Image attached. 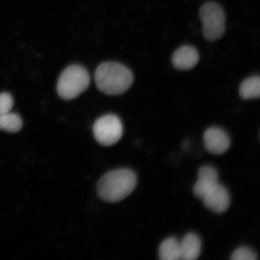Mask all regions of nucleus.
Returning a JSON list of instances; mask_svg holds the SVG:
<instances>
[{
	"label": "nucleus",
	"mask_w": 260,
	"mask_h": 260,
	"mask_svg": "<svg viewBox=\"0 0 260 260\" xmlns=\"http://www.w3.org/2000/svg\"><path fill=\"white\" fill-rule=\"evenodd\" d=\"M137 184V177L128 169L110 171L100 179L97 193L108 203H118L131 194Z\"/></svg>",
	"instance_id": "obj_1"
},
{
	"label": "nucleus",
	"mask_w": 260,
	"mask_h": 260,
	"mask_svg": "<svg viewBox=\"0 0 260 260\" xmlns=\"http://www.w3.org/2000/svg\"><path fill=\"white\" fill-rule=\"evenodd\" d=\"M95 79L98 88L102 92L107 95H118L131 87L134 77L124 65L108 61L97 68Z\"/></svg>",
	"instance_id": "obj_2"
},
{
	"label": "nucleus",
	"mask_w": 260,
	"mask_h": 260,
	"mask_svg": "<svg viewBox=\"0 0 260 260\" xmlns=\"http://www.w3.org/2000/svg\"><path fill=\"white\" fill-rule=\"evenodd\" d=\"M90 81L85 68L79 64L71 65L63 71L58 80V95L65 100L76 99L88 88Z\"/></svg>",
	"instance_id": "obj_3"
},
{
	"label": "nucleus",
	"mask_w": 260,
	"mask_h": 260,
	"mask_svg": "<svg viewBox=\"0 0 260 260\" xmlns=\"http://www.w3.org/2000/svg\"><path fill=\"white\" fill-rule=\"evenodd\" d=\"M200 17L207 40L214 41L223 37L226 29V17L225 12L219 3H204L200 9Z\"/></svg>",
	"instance_id": "obj_4"
},
{
	"label": "nucleus",
	"mask_w": 260,
	"mask_h": 260,
	"mask_svg": "<svg viewBox=\"0 0 260 260\" xmlns=\"http://www.w3.org/2000/svg\"><path fill=\"white\" fill-rule=\"evenodd\" d=\"M94 137L101 145H115L121 139L123 129L118 116L109 114L98 119L93 126Z\"/></svg>",
	"instance_id": "obj_5"
},
{
	"label": "nucleus",
	"mask_w": 260,
	"mask_h": 260,
	"mask_svg": "<svg viewBox=\"0 0 260 260\" xmlns=\"http://www.w3.org/2000/svg\"><path fill=\"white\" fill-rule=\"evenodd\" d=\"M204 141L207 150L214 154L225 153L230 146L229 136L223 129L215 126L205 132Z\"/></svg>",
	"instance_id": "obj_6"
},
{
	"label": "nucleus",
	"mask_w": 260,
	"mask_h": 260,
	"mask_svg": "<svg viewBox=\"0 0 260 260\" xmlns=\"http://www.w3.org/2000/svg\"><path fill=\"white\" fill-rule=\"evenodd\" d=\"M205 206L217 213L225 212L230 205V197L226 188L219 183L203 198Z\"/></svg>",
	"instance_id": "obj_7"
},
{
	"label": "nucleus",
	"mask_w": 260,
	"mask_h": 260,
	"mask_svg": "<svg viewBox=\"0 0 260 260\" xmlns=\"http://www.w3.org/2000/svg\"><path fill=\"white\" fill-rule=\"evenodd\" d=\"M218 183V173L216 169L209 165L203 166L198 171V180L193 187L194 194L203 199Z\"/></svg>",
	"instance_id": "obj_8"
},
{
	"label": "nucleus",
	"mask_w": 260,
	"mask_h": 260,
	"mask_svg": "<svg viewBox=\"0 0 260 260\" xmlns=\"http://www.w3.org/2000/svg\"><path fill=\"white\" fill-rule=\"evenodd\" d=\"M199 60L198 51L190 45H184L178 48L172 56V62L174 67L181 71L192 69Z\"/></svg>",
	"instance_id": "obj_9"
},
{
	"label": "nucleus",
	"mask_w": 260,
	"mask_h": 260,
	"mask_svg": "<svg viewBox=\"0 0 260 260\" xmlns=\"http://www.w3.org/2000/svg\"><path fill=\"white\" fill-rule=\"evenodd\" d=\"M201 251V240L196 234L190 233L180 242V258L183 260L197 259Z\"/></svg>",
	"instance_id": "obj_10"
},
{
	"label": "nucleus",
	"mask_w": 260,
	"mask_h": 260,
	"mask_svg": "<svg viewBox=\"0 0 260 260\" xmlns=\"http://www.w3.org/2000/svg\"><path fill=\"white\" fill-rule=\"evenodd\" d=\"M239 94L244 100L258 99L260 95V78L254 76L244 80L240 86Z\"/></svg>",
	"instance_id": "obj_11"
},
{
	"label": "nucleus",
	"mask_w": 260,
	"mask_h": 260,
	"mask_svg": "<svg viewBox=\"0 0 260 260\" xmlns=\"http://www.w3.org/2000/svg\"><path fill=\"white\" fill-rule=\"evenodd\" d=\"M159 257L162 260H178L180 258V242L170 237L162 242L159 248Z\"/></svg>",
	"instance_id": "obj_12"
},
{
	"label": "nucleus",
	"mask_w": 260,
	"mask_h": 260,
	"mask_svg": "<svg viewBox=\"0 0 260 260\" xmlns=\"http://www.w3.org/2000/svg\"><path fill=\"white\" fill-rule=\"evenodd\" d=\"M22 125V120L18 114L8 112L0 115V129L9 133H16L20 131Z\"/></svg>",
	"instance_id": "obj_13"
},
{
	"label": "nucleus",
	"mask_w": 260,
	"mask_h": 260,
	"mask_svg": "<svg viewBox=\"0 0 260 260\" xmlns=\"http://www.w3.org/2000/svg\"><path fill=\"white\" fill-rule=\"evenodd\" d=\"M231 259L233 260H255L257 259L256 253L248 247L242 246L233 253Z\"/></svg>",
	"instance_id": "obj_14"
},
{
	"label": "nucleus",
	"mask_w": 260,
	"mask_h": 260,
	"mask_svg": "<svg viewBox=\"0 0 260 260\" xmlns=\"http://www.w3.org/2000/svg\"><path fill=\"white\" fill-rule=\"evenodd\" d=\"M14 106V99L11 94L2 93L0 94V115L11 111Z\"/></svg>",
	"instance_id": "obj_15"
}]
</instances>
